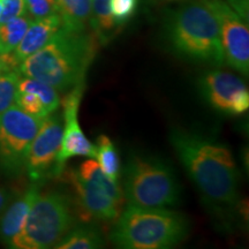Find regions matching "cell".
Here are the masks:
<instances>
[{"label": "cell", "mask_w": 249, "mask_h": 249, "mask_svg": "<svg viewBox=\"0 0 249 249\" xmlns=\"http://www.w3.org/2000/svg\"><path fill=\"white\" fill-rule=\"evenodd\" d=\"M170 142L202 197L226 219L239 208V177L231 150L223 143L183 128H173Z\"/></svg>", "instance_id": "6da1fadb"}, {"label": "cell", "mask_w": 249, "mask_h": 249, "mask_svg": "<svg viewBox=\"0 0 249 249\" xmlns=\"http://www.w3.org/2000/svg\"><path fill=\"white\" fill-rule=\"evenodd\" d=\"M98 40L91 30L73 31L61 27L46 44L18 66L21 75L38 80L59 91L85 83L97 54Z\"/></svg>", "instance_id": "7a4b0ae2"}, {"label": "cell", "mask_w": 249, "mask_h": 249, "mask_svg": "<svg viewBox=\"0 0 249 249\" xmlns=\"http://www.w3.org/2000/svg\"><path fill=\"white\" fill-rule=\"evenodd\" d=\"M166 37L174 53L196 64H225L219 24L204 0H192L173 11L166 21Z\"/></svg>", "instance_id": "3957f363"}, {"label": "cell", "mask_w": 249, "mask_h": 249, "mask_svg": "<svg viewBox=\"0 0 249 249\" xmlns=\"http://www.w3.org/2000/svg\"><path fill=\"white\" fill-rule=\"evenodd\" d=\"M189 232L185 214L158 208L127 204L116 220L110 239L124 249H167L179 245Z\"/></svg>", "instance_id": "277c9868"}, {"label": "cell", "mask_w": 249, "mask_h": 249, "mask_svg": "<svg viewBox=\"0 0 249 249\" xmlns=\"http://www.w3.org/2000/svg\"><path fill=\"white\" fill-rule=\"evenodd\" d=\"M123 193L127 204L140 208L176 207L180 183L169 163L155 156L133 155L124 170Z\"/></svg>", "instance_id": "5b68a950"}, {"label": "cell", "mask_w": 249, "mask_h": 249, "mask_svg": "<svg viewBox=\"0 0 249 249\" xmlns=\"http://www.w3.org/2000/svg\"><path fill=\"white\" fill-rule=\"evenodd\" d=\"M75 203L59 191L38 194L31 205L26 223L9 247L15 249L55 248L76 225Z\"/></svg>", "instance_id": "8992f818"}, {"label": "cell", "mask_w": 249, "mask_h": 249, "mask_svg": "<svg viewBox=\"0 0 249 249\" xmlns=\"http://www.w3.org/2000/svg\"><path fill=\"white\" fill-rule=\"evenodd\" d=\"M73 188L77 216L85 222H116L123 211L124 197L120 183L111 180L97 161L86 160L67 172Z\"/></svg>", "instance_id": "52a82bcc"}, {"label": "cell", "mask_w": 249, "mask_h": 249, "mask_svg": "<svg viewBox=\"0 0 249 249\" xmlns=\"http://www.w3.org/2000/svg\"><path fill=\"white\" fill-rule=\"evenodd\" d=\"M42 121L18 105L0 113V167L4 172L14 176L24 171L28 149Z\"/></svg>", "instance_id": "ba28073f"}, {"label": "cell", "mask_w": 249, "mask_h": 249, "mask_svg": "<svg viewBox=\"0 0 249 249\" xmlns=\"http://www.w3.org/2000/svg\"><path fill=\"white\" fill-rule=\"evenodd\" d=\"M216 15L219 24L224 60L242 75L249 73L248 21L242 18L226 0H204Z\"/></svg>", "instance_id": "9c48e42d"}, {"label": "cell", "mask_w": 249, "mask_h": 249, "mask_svg": "<svg viewBox=\"0 0 249 249\" xmlns=\"http://www.w3.org/2000/svg\"><path fill=\"white\" fill-rule=\"evenodd\" d=\"M204 101L225 116H242L249 108V91L240 77L226 71L213 70L198 79Z\"/></svg>", "instance_id": "30bf717a"}, {"label": "cell", "mask_w": 249, "mask_h": 249, "mask_svg": "<svg viewBox=\"0 0 249 249\" xmlns=\"http://www.w3.org/2000/svg\"><path fill=\"white\" fill-rule=\"evenodd\" d=\"M62 132L64 117L61 114L51 113L43 119L38 132L28 149L24 167L34 182H39L53 176L55 160L60 150Z\"/></svg>", "instance_id": "8fae6325"}, {"label": "cell", "mask_w": 249, "mask_h": 249, "mask_svg": "<svg viewBox=\"0 0 249 249\" xmlns=\"http://www.w3.org/2000/svg\"><path fill=\"white\" fill-rule=\"evenodd\" d=\"M85 83H80L70 90L68 95L62 101L64 107V132H62L60 150L55 160L53 176L59 177L64 171L67 160L73 157H89L95 158V147L86 138L85 133L81 129L77 120V113L83 91Z\"/></svg>", "instance_id": "7c38bea8"}, {"label": "cell", "mask_w": 249, "mask_h": 249, "mask_svg": "<svg viewBox=\"0 0 249 249\" xmlns=\"http://www.w3.org/2000/svg\"><path fill=\"white\" fill-rule=\"evenodd\" d=\"M61 27L62 21L58 13L31 21L21 42L11 53L17 66L30 54L42 49Z\"/></svg>", "instance_id": "4fadbf2b"}, {"label": "cell", "mask_w": 249, "mask_h": 249, "mask_svg": "<svg viewBox=\"0 0 249 249\" xmlns=\"http://www.w3.org/2000/svg\"><path fill=\"white\" fill-rule=\"evenodd\" d=\"M39 194V186L34 183L28 191L5 208V213L0 217V242L9 247L11 242L22 231L27 216L34 201Z\"/></svg>", "instance_id": "5bb4252c"}, {"label": "cell", "mask_w": 249, "mask_h": 249, "mask_svg": "<svg viewBox=\"0 0 249 249\" xmlns=\"http://www.w3.org/2000/svg\"><path fill=\"white\" fill-rule=\"evenodd\" d=\"M89 28L102 45L107 44L116 37L120 27L114 22L108 0H92Z\"/></svg>", "instance_id": "9a60e30c"}, {"label": "cell", "mask_w": 249, "mask_h": 249, "mask_svg": "<svg viewBox=\"0 0 249 249\" xmlns=\"http://www.w3.org/2000/svg\"><path fill=\"white\" fill-rule=\"evenodd\" d=\"M58 14L65 29L81 31L88 29L92 0H55Z\"/></svg>", "instance_id": "2e32d148"}, {"label": "cell", "mask_w": 249, "mask_h": 249, "mask_svg": "<svg viewBox=\"0 0 249 249\" xmlns=\"http://www.w3.org/2000/svg\"><path fill=\"white\" fill-rule=\"evenodd\" d=\"M104 239L93 225L75 226L55 248L58 249H97L104 246Z\"/></svg>", "instance_id": "e0dca14e"}, {"label": "cell", "mask_w": 249, "mask_h": 249, "mask_svg": "<svg viewBox=\"0 0 249 249\" xmlns=\"http://www.w3.org/2000/svg\"><path fill=\"white\" fill-rule=\"evenodd\" d=\"M95 158L108 178L119 182L121 177L119 154L114 147V143L104 134H101L96 140Z\"/></svg>", "instance_id": "ac0fdd59"}, {"label": "cell", "mask_w": 249, "mask_h": 249, "mask_svg": "<svg viewBox=\"0 0 249 249\" xmlns=\"http://www.w3.org/2000/svg\"><path fill=\"white\" fill-rule=\"evenodd\" d=\"M31 21L27 14H23L0 24V54H9L14 51Z\"/></svg>", "instance_id": "d6986e66"}, {"label": "cell", "mask_w": 249, "mask_h": 249, "mask_svg": "<svg viewBox=\"0 0 249 249\" xmlns=\"http://www.w3.org/2000/svg\"><path fill=\"white\" fill-rule=\"evenodd\" d=\"M18 90L22 91H30L36 93L42 99L43 104L45 105L46 110L50 114L53 113L60 105V98H59L58 91L53 87L40 82L38 80L30 79V77H20L18 85Z\"/></svg>", "instance_id": "ffe728a7"}, {"label": "cell", "mask_w": 249, "mask_h": 249, "mask_svg": "<svg viewBox=\"0 0 249 249\" xmlns=\"http://www.w3.org/2000/svg\"><path fill=\"white\" fill-rule=\"evenodd\" d=\"M20 77L18 70L0 74V113L14 105Z\"/></svg>", "instance_id": "44dd1931"}, {"label": "cell", "mask_w": 249, "mask_h": 249, "mask_svg": "<svg viewBox=\"0 0 249 249\" xmlns=\"http://www.w3.org/2000/svg\"><path fill=\"white\" fill-rule=\"evenodd\" d=\"M15 103L21 110L27 112L28 114L43 118L49 116V112L46 110L45 105L43 104L42 99H40L36 93L30 91H22V90H18L17 97H15Z\"/></svg>", "instance_id": "7402d4cb"}, {"label": "cell", "mask_w": 249, "mask_h": 249, "mask_svg": "<svg viewBox=\"0 0 249 249\" xmlns=\"http://www.w3.org/2000/svg\"><path fill=\"white\" fill-rule=\"evenodd\" d=\"M110 11L117 26L123 27L135 15L139 0H108Z\"/></svg>", "instance_id": "603a6c76"}, {"label": "cell", "mask_w": 249, "mask_h": 249, "mask_svg": "<svg viewBox=\"0 0 249 249\" xmlns=\"http://www.w3.org/2000/svg\"><path fill=\"white\" fill-rule=\"evenodd\" d=\"M24 13L31 20L43 18L58 13L55 0H24Z\"/></svg>", "instance_id": "cb8c5ba5"}, {"label": "cell", "mask_w": 249, "mask_h": 249, "mask_svg": "<svg viewBox=\"0 0 249 249\" xmlns=\"http://www.w3.org/2000/svg\"><path fill=\"white\" fill-rule=\"evenodd\" d=\"M23 14H26L24 13V0H2L0 24Z\"/></svg>", "instance_id": "d4e9b609"}, {"label": "cell", "mask_w": 249, "mask_h": 249, "mask_svg": "<svg viewBox=\"0 0 249 249\" xmlns=\"http://www.w3.org/2000/svg\"><path fill=\"white\" fill-rule=\"evenodd\" d=\"M18 66L15 64L11 53L9 54H0V74L5 71L17 70Z\"/></svg>", "instance_id": "484cf974"}, {"label": "cell", "mask_w": 249, "mask_h": 249, "mask_svg": "<svg viewBox=\"0 0 249 249\" xmlns=\"http://www.w3.org/2000/svg\"><path fill=\"white\" fill-rule=\"evenodd\" d=\"M11 201V194L5 188H0V213L5 209L6 205Z\"/></svg>", "instance_id": "4316f807"}, {"label": "cell", "mask_w": 249, "mask_h": 249, "mask_svg": "<svg viewBox=\"0 0 249 249\" xmlns=\"http://www.w3.org/2000/svg\"><path fill=\"white\" fill-rule=\"evenodd\" d=\"M160 2H173V1H188V0H156Z\"/></svg>", "instance_id": "83f0119b"}, {"label": "cell", "mask_w": 249, "mask_h": 249, "mask_svg": "<svg viewBox=\"0 0 249 249\" xmlns=\"http://www.w3.org/2000/svg\"><path fill=\"white\" fill-rule=\"evenodd\" d=\"M1 9H2V0H0V14H1Z\"/></svg>", "instance_id": "f1b7e54d"}]
</instances>
